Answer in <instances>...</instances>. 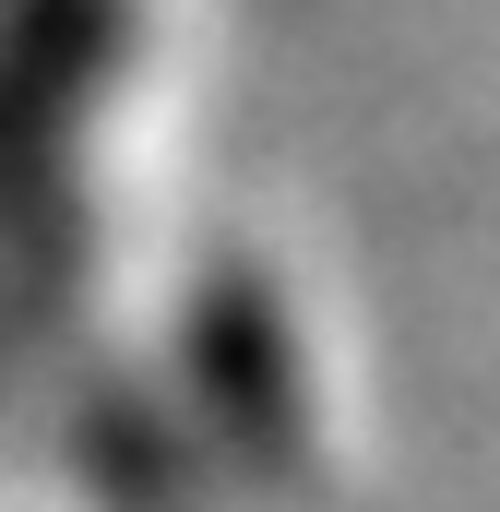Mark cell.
Masks as SVG:
<instances>
[{
	"instance_id": "cell-1",
	"label": "cell",
	"mask_w": 500,
	"mask_h": 512,
	"mask_svg": "<svg viewBox=\"0 0 500 512\" xmlns=\"http://www.w3.org/2000/svg\"><path fill=\"white\" fill-rule=\"evenodd\" d=\"M191 358H203V429L239 453L262 489H298V477H310V393H298L286 322H274L250 286H227V298H203Z\"/></svg>"
}]
</instances>
